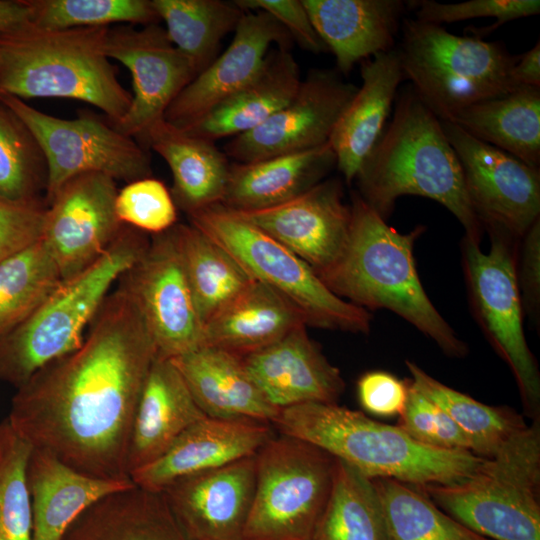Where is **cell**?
Instances as JSON below:
<instances>
[{
	"label": "cell",
	"mask_w": 540,
	"mask_h": 540,
	"mask_svg": "<svg viewBox=\"0 0 540 540\" xmlns=\"http://www.w3.org/2000/svg\"><path fill=\"white\" fill-rule=\"evenodd\" d=\"M156 356L143 312L119 285L104 300L82 344L17 388L7 419L32 448L82 474L131 479L134 418Z\"/></svg>",
	"instance_id": "obj_1"
},
{
	"label": "cell",
	"mask_w": 540,
	"mask_h": 540,
	"mask_svg": "<svg viewBox=\"0 0 540 540\" xmlns=\"http://www.w3.org/2000/svg\"><path fill=\"white\" fill-rule=\"evenodd\" d=\"M358 194L384 220L404 195L433 199L480 244L484 228L465 186L460 161L440 119L406 87L396 97L391 121L355 179Z\"/></svg>",
	"instance_id": "obj_2"
},
{
	"label": "cell",
	"mask_w": 540,
	"mask_h": 540,
	"mask_svg": "<svg viewBox=\"0 0 540 540\" xmlns=\"http://www.w3.org/2000/svg\"><path fill=\"white\" fill-rule=\"evenodd\" d=\"M351 224L345 250L320 276L338 297L364 309H387L415 326L451 357L462 358L459 339L428 298L417 273L414 243L424 227L402 234L358 194H351Z\"/></svg>",
	"instance_id": "obj_3"
},
{
	"label": "cell",
	"mask_w": 540,
	"mask_h": 540,
	"mask_svg": "<svg viewBox=\"0 0 540 540\" xmlns=\"http://www.w3.org/2000/svg\"><path fill=\"white\" fill-rule=\"evenodd\" d=\"M272 426L280 434L322 448L368 478L414 486L460 482L483 460L467 450L425 446L396 425L337 403L311 402L280 409Z\"/></svg>",
	"instance_id": "obj_4"
},
{
	"label": "cell",
	"mask_w": 540,
	"mask_h": 540,
	"mask_svg": "<svg viewBox=\"0 0 540 540\" xmlns=\"http://www.w3.org/2000/svg\"><path fill=\"white\" fill-rule=\"evenodd\" d=\"M108 27L42 29L28 24L0 34V93L19 99L65 98L99 108L116 125L132 94L107 56Z\"/></svg>",
	"instance_id": "obj_5"
},
{
	"label": "cell",
	"mask_w": 540,
	"mask_h": 540,
	"mask_svg": "<svg viewBox=\"0 0 540 540\" xmlns=\"http://www.w3.org/2000/svg\"><path fill=\"white\" fill-rule=\"evenodd\" d=\"M149 243L144 232L123 225L99 259L62 281L26 320L0 338V381L18 388L43 366L77 349L111 286Z\"/></svg>",
	"instance_id": "obj_6"
},
{
	"label": "cell",
	"mask_w": 540,
	"mask_h": 540,
	"mask_svg": "<svg viewBox=\"0 0 540 540\" xmlns=\"http://www.w3.org/2000/svg\"><path fill=\"white\" fill-rule=\"evenodd\" d=\"M415 487L489 540H540L539 419L483 458L464 480Z\"/></svg>",
	"instance_id": "obj_7"
},
{
	"label": "cell",
	"mask_w": 540,
	"mask_h": 540,
	"mask_svg": "<svg viewBox=\"0 0 540 540\" xmlns=\"http://www.w3.org/2000/svg\"><path fill=\"white\" fill-rule=\"evenodd\" d=\"M396 49L404 79L440 120L519 88L511 79L518 56L500 42L459 36L437 24L404 19Z\"/></svg>",
	"instance_id": "obj_8"
},
{
	"label": "cell",
	"mask_w": 540,
	"mask_h": 540,
	"mask_svg": "<svg viewBox=\"0 0 540 540\" xmlns=\"http://www.w3.org/2000/svg\"><path fill=\"white\" fill-rule=\"evenodd\" d=\"M194 225L230 253L252 279L284 297L306 326L367 334L368 310L335 295L301 258L221 205L188 215Z\"/></svg>",
	"instance_id": "obj_9"
},
{
	"label": "cell",
	"mask_w": 540,
	"mask_h": 540,
	"mask_svg": "<svg viewBox=\"0 0 540 540\" xmlns=\"http://www.w3.org/2000/svg\"><path fill=\"white\" fill-rule=\"evenodd\" d=\"M256 461L245 540H312L330 494L336 458L279 433L261 447Z\"/></svg>",
	"instance_id": "obj_10"
},
{
	"label": "cell",
	"mask_w": 540,
	"mask_h": 540,
	"mask_svg": "<svg viewBox=\"0 0 540 540\" xmlns=\"http://www.w3.org/2000/svg\"><path fill=\"white\" fill-rule=\"evenodd\" d=\"M0 103L29 129L45 156V204L66 181L80 174L101 173L127 183L152 175L146 147L106 118L83 111L75 119H62L4 93H0Z\"/></svg>",
	"instance_id": "obj_11"
},
{
	"label": "cell",
	"mask_w": 540,
	"mask_h": 540,
	"mask_svg": "<svg viewBox=\"0 0 540 540\" xmlns=\"http://www.w3.org/2000/svg\"><path fill=\"white\" fill-rule=\"evenodd\" d=\"M491 248L464 238V272L473 308L499 355L510 367L528 413L540 402V374L523 331L522 300L517 282L514 239L489 232Z\"/></svg>",
	"instance_id": "obj_12"
},
{
	"label": "cell",
	"mask_w": 540,
	"mask_h": 540,
	"mask_svg": "<svg viewBox=\"0 0 540 540\" xmlns=\"http://www.w3.org/2000/svg\"><path fill=\"white\" fill-rule=\"evenodd\" d=\"M484 230L522 239L540 215V170L440 120Z\"/></svg>",
	"instance_id": "obj_13"
},
{
	"label": "cell",
	"mask_w": 540,
	"mask_h": 540,
	"mask_svg": "<svg viewBox=\"0 0 540 540\" xmlns=\"http://www.w3.org/2000/svg\"><path fill=\"white\" fill-rule=\"evenodd\" d=\"M152 236L119 285L143 312L157 356L173 359L203 345V325L171 228Z\"/></svg>",
	"instance_id": "obj_14"
},
{
	"label": "cell",
	"mask_w": 540,
	"mask_h": 540,
	"mask_svg": "<svg viewBox=\"0 0 540 540\" xmlns=\"http://www.w3.org/2000/svg\"><path fill=\"white\" fill-rule=\"evenodd\" d=\"M357 90L334 70L313 69L285 106L259 127L229 140L224 153L246 163L322 146Z\"/></svg>",
	"instance_id": "obj_15"
},
{
	"label": "cell",
	"mask_w": 540,
	"mask_h": 540,
	"mask_svg": "<svg viewBox=\"0 0 540 540\" xmlns=\"http://www.w3.org/2000/svg\"><path fill=\"white\" fill-rule=\"evenodd\" d=\"M116 180L84 173L66 181L48 201L43 242L62 281L93 264L124 224L116 214Z\"/></svg>",
	"instance_id": "obj_16"
},
{
	"label": "cell",
	"mask_w": 540,
	"mask_h": 540,
	"mask_svg": "<svg viewBox=\"0 0 540 540\" xmlns=\"http://www.w3.org/2000/svg\"><path fill=\"white\" fill-rule=\"evenodd\" d=\"M107 56L131 73L133 94L130 107L113 125L138 142L197 75L189 60L169 40L164 27L132 25L108 27Z\"/></svg>",
	"instance_id": "obj_17"
},
{
	"label": "cell",
	"mask_w": 540,
	"mask_h": 540,
	"mask_svg": "<svg viewBox=\"0 0 540 540\" xmlns=\"http://www.w3.org/2000/svg\"><path fill=\"white\" fill-rule=\"evenodd\" d=\"M233 213L292 251L319 277L340 259L350 233V206L336 178L324 179L281 204Z\"/></svg>",
	"instance_id": "obj_18"
},
{
	"label": "cell",
	"mask_w": 540,
	"mask_h": 540,
	"mask_svg": "<svg viewBox=\"0 0 540 540\" xmlns=\"http://www.w3.org/2000/svg\"><path fill=\"white\" fill-rule=\"evenodd\" d=\"M256 454L179 478L160 492L189 540H245L256 484Z\"/></svg>",
	"instance_id": "obj_19"
},
{
	"label": "cell",
	"mask_w": 540,
	"mask_h": 540,
	"mask_svg": "<svg viewBox=\"0 0 540 540\" xmlns=\"http://www.w3.org/2000/svg\"><path fill=\"white\" fill-rule=\"evenodd\" d=\"M292 41L271 15L247 11L227 49L180 92L164 119L180 128L194 122L249 83L262 68L273 44L289 50Z\"/></svg>",
	"instance_id": "obj_20"
},
{
	"label": "cell",
	"mask_w": 540,
	"mask_h": 540,
	"mask_svg": "<svg viewBox=\"0 0 540 540\" xmlns=\"http://www.w3.org/2000/svg\"><path fill=\"white\" fill-rule=\"evenodd\" d=\"M266 400L283 409L304 403H337L345 382L337 367L300 325L276 342L241 357Z\"/></svg>",
	"instance_id": "obj_21"
},
{
	"label": "cell",
	"mask_w": 540,
	"mask_h": 540,
	"mask_svg": "<svg viewBox=\"0 0 540 540\" xmlns=\"http://www.w3.org/2000/svg\"><path fill=\"white\" fill-rule=\"evenodd\" d=\"M272 425L205 416L186 429L157 460L130 474L142 489L161 492L173 481L255 455L274 436Z\"/></svg>",
	"instance_id": "obj_22"
},
{
	"label": "cell",
	"mask_w": 540,
	"mask_h": 540,
	"mask_svg": "<svg viewBox=\"0 0 540 540\" xmlns=\"http://www.w3.org/2000/svg\"><path fill=\"white\" fill-rule=\"evenodd\" d=\"M361 78L329 140L336 166L348 184L382 137L398 87L405 80L396 49L362 61Z\"/></svg>",
	"instance_id": "obj_23"
},
{
	"label": "cell",
	"mask_w": 540,
	"mask_h": 540,
	"mask_svg": "<svg viewBox=\"0 0 540 540\" xmlns=\"http://www.w3.org/2000/svg\"><path fill=\"white\" fill-rule=\"evenodd\" d=\"M313 26L348 74L366 59L394 49L405 4L399 0H302Z\"/></svg>",
	"instance_id": "obj_24"
},
{
	"label": "cell",
	"mask_w": 540,
	"mask_h": 540,
	"mask_svg": "<svg viewBox=\"0 0 540 540\" xmlns=\"http://www.w3.org/2000/svg\"><path fill=\"white\" fill-rule=\"evenodd\" d=\"M205 416L174 363L156 356L134 418L129 476L161 457L186 429Z\"/></svg>",
	"instance_id": "obj_25"
},
{
	"label": "cell",
	"mask_w": 540,
	"mask_h": 540,
	"mask_svg": "<svg viewBox=\"0 0 540 540\" xmlns=\"http://www.w3.org/2000/svg\"><path fill=\"white\" fill-rule=\"evenodd\" d=\"M170 360L206 416L274 423L279 409L252 381L241 357L202 345Z\"/></svg>",
	"instance_id": "obj_26"
},
{
	"label": "cell",
	"mask_w": 540,
	"mask_h": 540,
	"mask_svg": "<svg viewBox=\"0 0 540 540\" xmlns=\"http://www.w3.org/2000/svg\"><path fill=\"white\" fill-rule=\"evenodd\" d=\"M31 498V540H61L90 505L134 486L131 479L104 480L82 474L49 453L32 448L27 465Z\"/></svg>",
	"instance_id": "obj_27"
},
{
	"label": "cell",
	"mask_w": 540,
	"mask_h": 540,
	"mask_svg": "<svg viewBox=\"0 0 540 540\" xmlns=\"http://www.w3.org/2000/svg\"><path fill=\"white\" fill-rule=\"evenodd\" d=\"M301 80L293 55L277 47L268 52L262 68L249 83L181 129L214 143L247 133L285 106Z\"/></svg>",
	"instance_id": "obj_28"
},
{
	"label": "cell",
	"mask_w": 540,
	"mask_h": 540,
	"mask_svg": "<svg viewBox=\"0 0 540 540\" xmlns=\"http://www.w3.org/2000/svg\"><path fill=\"white\" fill-rule=\"evenodd\" d=\"M335 166L329 142L301 152L232 163L219 205L246 212L281 204L323 181Z\"/></svg>",
	"instance_id": "obj_29"
},
{
	"label": "cell",
	"mask_w": 540,
	"mask_h": 540,
	"mask_svg": "<svg viewBox=\"0 0 540 540\" xmlns=\"http://www.w3.org/2000/svg\"><path fill=\"white\" fill-rule=\"evenodd\" d=\"M139 143L168 164L173 178L170 192L177 208L190 215L221 203L230 163L214 142L193 136L162 118Z\"/></svg>",
	"instance_id": "obj_30"
},
{
	"label": "cell",
	"mask_w": 540,
	"mask_h": 540,
	"mask_svg": "<svg viewBox=\"0 0 540 540\" xmlns=\"http://www.w3.org/2000/svg\"><path fill=\"white\" fill-rule=\"evenodd\" d=\"M300 325V313L269 286L253 280L203 326V345L239 357L260 350Z\"/></svg>",
	"instance_id": "obj_31"
},
{
	"label": "cell",
	"mask_w": 540,
	"mask_h": 540,
	"mask_svg": "<svg viewBox=\"0 0 540 540\" xmlns=\"http://www.w3.org/2000/svg\"><path fill=\"white\" fill-rule=\"evenodd\" d=\"M61 540H189L159 492L136 485L85 509Z\"/></svg>",
	"instance_id": "obj_32"
},
{
	"label": "cell",
	"mask_w": 540,
	"mask_h": 540,
	"mask_svg": "<svg viewBox=\"0 0 540 540\" xmlns=\"http://www.w3.org/2000/svg\"><path fill=\"white\" fill-rule=\"evenodd\" d=\"M525 164L540 166V88L519 87L471 104L449 120Z\"/></svg>",
	"instance_id": "obj_33"
},
{
	"label": "cell",
	"mask_w": 540,
	"mask_h": 540,
	"mask_svg": "<svg viewBox=\"0 0 540 540\" xmlns=\"http://www.w3.org/2000/svg\"><path fill=\"white\" fill-rule=\"evenodd\" d=\"M202 325L254 279L223 247L192 224L171 228Z\"/></svg>",
	"instance_id": "obj_34"
},
{
	"label": "cell",
	"mask_w": 540,
	"mask_h": 540,
	"mask_svg": "<svg viewBox=\"0 0 540 540\" xmlns=\"http://www.w3.org/2000/svg\"><path fill=\"white\" fill-rule=\"evenodd\" d=\"M166 34L198 75L217 57L222 39L247 12L235 1L151 0Z\"/></svg>",
	"instance_id": "obj_35"
},
{
	"label": "cell",
	"mask_w": 540,
	"mask_h": 540,
	"mask_svg": "<svg viewBox=\"0 0 540 540\" xmlns=\"http://www.w3.org/2000/svg\"><path fill=\"white\" fill-rule=\"evenodd\" d=\"M410 385L443 410L468 438L471 451L492 456L512 435L527 424L510 407L483 404L436 380L417 364L406 361Z\"/></svg>",
	"instance_id": "obj_36"
},
{
	"label": "cell",
	"mask_w": 540,
	"mask_h": 540,
	"mask_svg": "<svg viewBox=\"0 0 540 540\" xmlns=\"http://www.w3.org/2000/svg\"><path fill=\"white\" fill-rule=\"evenodd\" d=\"M312 540H387L373 480L337 458L330 494Z\"/></svg>",
	"instance_id": "obj_37"
},
{
	"label": "cell",
	"mask_w": 540,
	"mask_h": 540,
	"mask_svg": "<svg viewBox=\"0 0 540 540\" xmlns=\"http://www.w3.org/2000/svg\"><path fill=\"white\" fill-rule=\"evenodd\" d=\"M372 480L387 540H489L449 516L415 486L389 478Z\"/></svg>",
	"instance_id": "obj_38"
},
{
	"label": "cell",
	"mask_w": 540,
	"mask_h": 540,
	"mask_svg": "<svg viewBox=\"0 0 540 540\" xmlns=\"http://www.w3.org/2000/svg\"><path fill=\"white\" fill-rule=\"evenodd\" d=\"M62 282L41 240L0 264V338L26 320Z\"/></svg>",
	"instance_id": "obj_39"
},
{
	"label": "cell",
	"mask_w": 540,
	"mask_h": 540,
	"mask_svg": "<svg viewBox=\"0 0 540 540\" xmlns=\"http://www.w3.org/2000/svg\"><path fill=\"white\" fill-rule=\"evenodd\" d=\"M46 187L47 164L38 142L0 103V198L15 203H39L40 193L46 192Z\"/></svg>",
	"instance_id": "obj_40"
},
{
	"label": "cell",
	"mask_w": 540,
	"mask_h": 540,
	"mask_svg": "<svg viewBox=\"0 0 540 540\" xmlns=\"http://www.w3.org/2000/svg\"><path fill=\"white\" fill-rule=\"evenodd\" d=\"M27 1L32 12L31 24L42 29L110 27L116 23L145 26L160 21L151 0Z\"/></svg>",
	"instance_id": "obj_41"
},
{
	"label": "cell",
	"mask_w": 540,
	"mask_h": 540,
	"mask_svg": "<svg viewBox=\"0 0 540 540\" xmlns=\"http://www.w3.org/2000/svg\"><path fill=\"white\" fill-rule=\"evenodd\" d=\"M32 446L7 418L0 423V540H31L32 509L27 465Z\"/></svg>",
	"instance_id": "obj_42"
},
{
	"label": "cell",
	"mask_w": 540,
	"mask_h": 540,
	"mask_svg": "<svg viewBox=\"0 0 540 540\" xmlns=\"http://www.w3.org/2000/svg\"><path fill=\"white\" fill-rule=\"evenodd\" d=\"M116 214L120 222L144 233H163L177 224V206L170 190L155 178L127 183L118 190Z\"/></svg>",
	"instance_id": "obj_43"
},
{
	"label": "cell",
	"mask_w": 540,
	"mask_h": 540,
	"mask_svg": "<svg viewBox=\"0 0 540 540\" xmlns=\"http://www.w3.org/2000/svg\"><path fill=\"white\" fill-rule=\"evenodd\" d=\"M416 19L441 25L477 17H494L497 22L482 28H469L476 37L486 35L499 26L519 18L539 14V0H471L461 3H439L433 0L408 1Z\"/></svg>",
	"instance_id": "obj_44"
},
{
	"label": "cell",
	"mask_w": 540,
	"mask_h": 540,
	"mask_svg": "<svg viewBox=\"0 0 540 540\" xmlns=\"http://www.w3.org/2000/svg\"><path fill=\"white\" fill-rule=\"evenodd\" d=\"M396 426L425 446L471 451L468 438L454 421L410 383L407 402Z\"/></svg>",
	"instance_id": "obj_45"
},
{
	"label": "cell",
	"mask_w": 540,
	"mask_h": 540,
	"mask_svg": "<svg viewBox=\"0 0 540 540\" xmlns=\"http://www.w3.org/2000/svg\"><path fill=\"white\" fill-rule=\"evenodd\" d=\"M47 205L0 198V264L43 239Z\"/></svg>",
	"instance_id": "obj_46"
},
{
	"label": "cell",
	"mask_w": 540,
	"mask_h": 540,
	"mask_svg": "<svg viewBox=\"0 0 540 540\" xmlns=\"http://www.w3.org/2000/svg\"><path fill=\"white\" fill-rule=\"evenodd\" d=\"M245 11H263L277 20L292 40L312 53L327 51L302 0H236Z\"/></svg>",
	"instance_id": "obj_47"
},
{
	"label": "cell",
	"mask_w": 540,
	"mask_h": 540,
	"mask_svg": "<svg viewBox=\"0 0 540 540\" xmlns=\"http://www.w3.org/2000/svg\"><path fill=\"white\" fill-rule=\"evenodd\" d=\"M360 404L369 413L390 417L400 415L406 405L409 384L384 371L367 372L357 384Z\"/></svg>",
	"instance_id": "obj_48"
},
{
	"label": "cell",
	"mask_w": 540,
	"mask_h": 540,
	"mask_svg": "<svg viewBox=\"0 0 540 540\" xmlns=\"http://www.w3.org/2000/svg\"><path fill=\"white\" fill-rule=\"evenodd\" d=\"M522 239L520 270L516 268L517 282L522 305L527 312L536 314L540 302V218L532 224Z\"/></svg>",
	"instance_id": "obj_49"
},
{
	"label": "cell",
	"mask_w": 540,
	"mask_h": 540,
	"mask_svg": "<svg viewBox=\"0 0 540 540\" xmlns=\"http://www.w3.org/2000/svg\"><path fill=\"white\" fill-rule=\"evenodd\" d=\"M511 79L516 87L540 88V43L518 56L511 69Z\"/></svg>",
	"instance_id": "obj_50"
},
{
	"label": "cell",
	"mask_w": 540,
	"mask_h": 540,
	"mask_svg": "<svg viewBox=\"0 0 540 540\" xmlns=\"http://www.w3.org/2000/svg\"><path fill=\"white\" fill-rule=\"evenodd\" d=\"M32 12L27 0H0V34L31 24Z\"/></svg>",
	"instance_id": "obj_51"
}]
</instances>
